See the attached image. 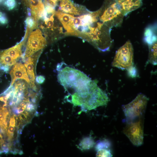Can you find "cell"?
<instances>
[{
  "label": "cell",
  "mask_w": 157,
  "mask_h": 157,
  "mask_svg": "<svg viewBox=\"0 0 157 157\" xmlns=\"http://www.w3.org/2000/svg\"><path fill=\"white\" fill-rule=\"evenodd\" d=\"M111 29L98 20L88 26L84 40L100 51H108L112 43L110 36Z\"/></svg>",
  "instance_id": "cell-1"
},
{
  "label": "cell",
  "mask_w": 157,
  "mask_h": 157,
  "mask_svg": "<svg viewBox=\"0 0 157 157\" xmlns=\"http://www.w3.org/2000/svg\"><path fill=\"white\" fill-rule=\"evenodd\" d=\"M98 10L99 20L110 28L122 25L124 16L115 0H105Z\"/></svg>",
  "instance_id": "cell-2"
},
{
  "label": "cell",
  "mask_w": 157,
  "mask_h": 157,
  "mask_svg": "<svg viewBox=\"0 0 157 157\" xmlns=\"http://www.w3.org/2000/svg\"><path fill=\"white\" fill-rule=\"evenodd\" d=\"M148 100L149 99L145 95L140 93L131 102L122 106L126 123L136 121L142 117Z\"/></svg>",
  "instance_id": "cell-3"
},
{
  "label": "cell",
  "mask_w": 157,
  "mask_h": 157,
  "mask_svg": "<svg viewBox=\"0 0 157 157\" xmlns=\"http://www.w3.org/2000/svg\"><path fill=\"white\" fill-rule=\"evenodd\" d=\"M133 51L131 42L127 41L117 51L112 63L113 67L127 69L133 65Z\"/></svg>",
  "instance_id": "cell-4"
},
{
  "label": "cell",
  "mask_w": 157,
  "mask_h": 157,
  "mask_svg": "<svg viewBox=\"0 0 157 157\" xmlns=\"http://www.w3.org/2000/svg\"><path fill=\"white\" fill-rule=\"evenodd\" d=\"M143 119L142 117L136 121L127 122L123 129V133L132 144L137 147L143 144Z\"/></svg>",
  "instance_id": "cell-5"
},
{
  "label": "cell",
  "mask_w": 157,
  "mask_h": 157,
  "mask_svg": "<svg viewBox=\"0 0 157 157\" xmlns=\"http://www.w3.org/2000/svg\"><path fill=\"white\" fill-rule=\"evenodd\" d=\"M47 42L39 29L32 32L28 38L26 48L22 57L24 58L31 56L34 53L44 48Z\"/></svg>",
  "instance_id": "cell-6"
},
{
  "label": "cell",
  "mask_w": 157,
  "mask_h": 157,
  "mask_svg": "<svg viewBox=\"0 0 157 157\" xmlns=\"http://www.w3.org/2000/svg\"><path fill=\"white\" fill-rule=\"evenodd\" d=\"M9 73L11 78V85H13L15 81L19 79L25 80L29 85L30 83V80L26 68L21 63H16Z\"/></svg>",
  "instance_id": "cell-7"
},
{
  "label": "cell",
  "mask_w": 157,
  "mask_h": 157,
  "mask_svg": "<svg viewBox=\"0 0 157 157\" xmlns=\"http://www.w3.org/2000/svg\"><path fill=\"white\" fill-rule=\"evenodd\" d=\"M58 10L67 14L77 15L83 13L86 9L74 3L70 0H65L60 2Z\"/></svg>",
  "instance_id": "cell-8"
},
{
  "label": "cell",
  "mask_w": 157,
  "mask_h": 157,
  "mask_svg": "<svg viewBox=\"0 0 157 157\" xmlns=\"http://www.w3.org/2000/svg\"><path fill=\"white\" fill-rule=\"evenodd\" d=\"M123 15L126 16L142 5V0H115Z\"/></svg>",
  "instance_id": "cell-9"
},
{
  "label": "cell",
  "mask_w": 157,
  "mask_h": 157,
  "mask_svg": "<svg viewBox=\"0 0 157 157\" xmlns=\"http://www.w3.org/2000/svg\"><path fill=\"white\" fill-rule=\"evenodd\" d=\"M39 55L38 53L37 55L27 57L26 59L24 58L23 60L24 63V65L27 69V74L30 80V84L35 83L34 68L36 60Z\"/></svg>",
  "instance_id": "cell-10"
},
{
  "label": "cell",
  "mask_w": 157,
  "mask_h": 157,
  "mask_svg": "<svg viewBox=\"0 0 157 157\" xmlns=\"http://www.w3.org/2000/svg\"><path fill=\"white\" fill-rule=\"evenodd\" d=\"M24 42L22 41L16 45L8 49L3 50V51L17 60L22 56L21 49Z\"/></svg>",
  "instance_id": "cell-11"
},
{
  "label": "cell",
  "mask_w": 157,
  "mask_h": 157,
  "mask_svg": "<svg viewBox=\"0 0 157 157\" xmlns=\"http://www.w3.org/2000/svg\"><path fill=\"white\" fill-rule=\"evenodd\" d=\"M149 54L148 61L154 65H157V40L148 45Z\"/></svg>",
  "instance_id": "cell-12"
},
{
  "label": "cell",
  "mask_w": 157,
  "mask_h": 157,
  "mask_svg": "<svg viewBox=\"0 0 157 157\" xmlns=\"http://www.w3.org/2000/svg\"><path fill=\"white\" fill-rule=\"evenodd\" d=\"M16 61L3 51H0V63L1 65H7L10 67L14 65Z\"/></svg>",
  "instance_id": "cell-13"
},
{
  "label": "cell",
  "mask_w": 157,
  "mask_h": 157,
  "mask_svg": "<svg viewBox=\"0 0 157 157\" xmlns=\"http://www.w3.org/2000/svg\"><path fill=\"white\" fill-rule=\"evenodd\" d=\"M81 144L83 148L89 149L93 147L94 142L91 138H88L84 139L81 142Z\"/></svg>",
  "instance_id": "cell-14"
},
{
  "label": "cell",
  "mask_w": 157,
  "mask_h": 157,
  "mask_svg": "<svg viewBox=\"0 0 157 157\" xmlns=\"http://www.w3.org/2000/svg\"><path fill=\"white\" fill-rule=\"evenodd\" d=\"M25 23L28 29H32L36 27V22L33 17L28 16L26 20Z\"/></svg>",
  "instance_id": "cell-15"
},
{
  "label": "cell",
  "mask_w": 157,
  "mask_h": 157,
  "mask_svg": "<svg viewBox=\"0 0 157 157\" xmlns=\"http://www.w3.org/2000/svg\"><path fill=\"white\" fill-rule=\"evenodd\" d=\"M16 0H5L4 2V6L9 10H12L14 9L17 6Z\"/></svg>",
  "instance_id": "cell-16"
},
{
  "label": "cell",
  "mask_w": 157,
  "mask_h": 157,
  "mask_svg": "<svg viewBox=\"0 0 157 157\" xmlns=\"http://www.w3.org/2000/svg\"><path fill=\"white\" fill-rule=\"evenodd\" d=\"M97 157H112V155L109 150L106 149H101L97 150Z\"/></svg>",
  "instance_id": "cell-17"
},
{
  "label": "cell",
  "mask_w": 157,
  "mask_h": 157,
  "mask_svg": "<svg viewBox=\"0 0 157 157\" xmlns=\"http://www.w3.org/2000/svg\"><path fill=\"white\" fill-rule=\"evenodd\" d=\"M110 145L109 142L107 140H104L98 142L96 146V148L97 150L101 149H106L109 147Z\"/></svg>",
  "instance_id": "cell-18"
},
{
  "label": "cell",
  "mask_w": 157,
  "mask_h": 157,
  "mask_svg": "<svg viewBox=\"0 0 157 157\" xmlns=\"http://www.w3.org/2000/svg\"><path fill=\"white\" fill-rule=\"evenodd\" d=\"M128 75L132 78H135L138 76L137 70L135 66L133 65L127 69Z\"/></svg>",
  "instance_id": "cell-19"
},
{
  "label": "cell",
  "mask_w": 157,
  "mask_h": 157,
  "mask_svg": "<svg viewBox=\"0 0 157 157\" xmlns=\"http://www.w3.org/2000/svg\"><path fill=\"white\" fill-rule=\"evenodd\" d=\"M15 126L9 125L7 134L8 139L10 140H12L13 138L15 130Z\"/></svg>",
  "instance_id": "cell-20"
},
{
  "label": "cell",
  "mask_w": 157,
  "mask_h": 157,
  "mask_svg": "<svg viewBox=\"0 0 157 157\" xmlns=\"http://www.w3.org/2000/svg\"><path fill=\"white\" fill-rule=\"evenodd\" d=\"M36 108V106L35 104L29 102L26 104V110L28 112L32 113L35 111Z\"/></svg>",
  "instance_id": "cell-21"
},
{
  "label": "cell",
  "mask_w": 157,
  "mask_h": 157,
  "mask_svg": "<svg viewBox=\"0 0 157 157\" xmlns=\"http://www.w3.org/2000/svg\"><path fill=\"white\" fill-rule=\"evenodd\" d=\"M8 22V20L6 15L4 13H2L0 16V24L2 25H5L7 24Z\"/></svg>",
  "instance_id": "cell-22"
},
{
  "label": "cell",
  "mask_w": 157,
  "mask_h": 157,
  "mask_svg": "<svg viewBox=\"0 0 157 157\" xmlns=\"http://www.w3.org/2000/svg\"><path fill=\"white\" fill-rule=\"evenodd\" d=\"M15 115H12L10 118L9 125L15 127L16 122Z\"/></svg>",
  "instance_id": "cell-23"
},
{
  "label": "cell",
  "mask_w": 157,
  "mask_h": 157,
  "mask_svg": "<svg viewBox=\"0 0 157 157\" xmlns=\"http://www.w3.org/2000/svg\"><path fill=\"white\" fill-rule=\"evenodd\" d=\"M44 77L42 75H39L36 77V81L37 83L39 84L43 83L45 80Z\"/></svg>",
  "instance_id": "cell-24"
},
{
  "label": "cell",
  "mask_w": 157,
  "mask_h": 157,
  "mask_svg": "<svg viewBox=\"0 0 157 157\" xmlns=\"http://www.w3.org/2000/svg\"><path fill=\"white\" fill-rule=\"evenodd\" d=\"M10 68V67L7 65H1L0 67V69L4 72H6L9 71Z\"/></svg>",
  "instance_id": "cell-25"
},
{
  "label": "cell",
  "mask_w": 157,
  "mask_h": 157,
  "mask_svg": "<svg viewBox=\"0 0 157 157\" xmlns=\"http://www.w3.org/2000/svg\"><path fill=\"white\" fill-rule=\"evenodd\" d=\"M4 142V141L3 139V137L0 133V145H1Z\"/></svg>",
  "instance_id": "cell-26"
},
{
  "label": "cell",
  "mask_w": 157,
  "mask_h": 157,
  "mask_svg": "<svg viewBox=\"0 0 157 157\" xmlns=\"http://www.w3.org/2000/svg\"><path fill=\"white\" fill-rule=\"evenodd\" d=\"M3 0H0V4L3 1Z\"/></svg>",
  "instance_id": "cell-27"
},
{
  "label": "cell",
  "mask_w": 157,
  "mask_h": 157,
  "mask_svg": "<svg viewBox=\"0 0 157 157\" xmlns=\"http://www.w3.org/2000/svg\"><path fill=\"white\" fill-rule=\"evenodd\" d=\"M2 14V13L0 11V16H1Z\"/></svg>",
  "instance_id": "cell-28"
},
{
  "label": "cell",
  "mask_w": 157,
  "mask_h": 157,
  "mask_svg": "<svg viewBox=\"0 0 157 157\" xmlns=\"http://www.w3.org/2000/svg\"><path fill=\"white\" fill-rule=\"evenodd\" d=\"M27 1V0H24L25 2H26Z\"/></svg>",
  "instance_id": "cell-29"
},
{
  "label": "cell",
  "mask_w": 157,
  "mask_h": 157,
  "mask_svg": "<svg viewBox=\"0 0 157 157\" xmlns=\"http://www.w3.org/2000/svg\"></svg>",
  "instance_id": "cell-30"
}]
</instances>
